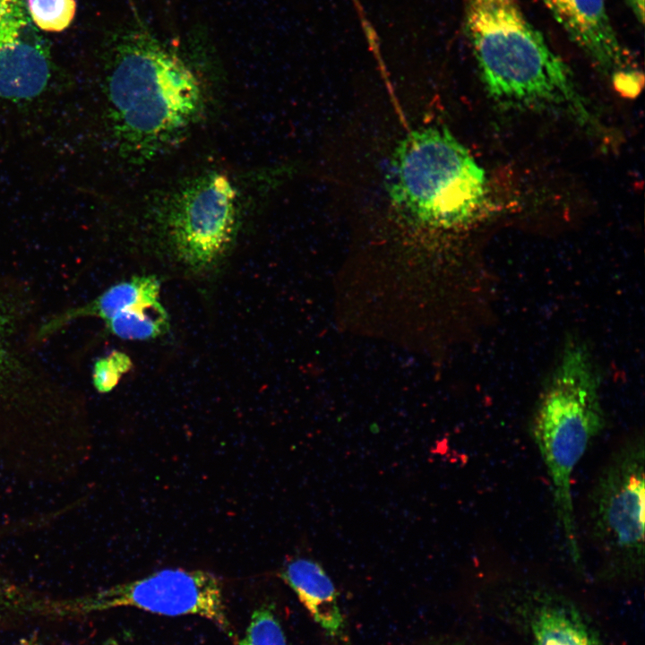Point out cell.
<instances>
[{
    "label": "cell",
    "mask_w": 645,
    "mask_h": 645,
    "mask_svg": "<svg viewBox=\"0 0 645 645\" xmlns=\"http://www.w3.org/2000/svg\"><path fill=\"white\" fill-rule=\"evenodd\" d=\"M124 606L167 616L198 615L213 623L229 638H235L222 583L215 574L203 570L163 569L86 597L46 602L39 611L64 616Z\"/></svg>",
    "instance_id": "obj_7"
},
{
    "label": "cell",
    "mask_w": 645,
    "mask_h": 645,
    "mask_svg": "<svg viewBox=\"0 0 645 645\" xmlns=\"http://www.w3.org/2000/svg\"><path fill=\"white\" fill-rule=\"evenodd\" d=\"M54 68L49 47L31 22L25 0H0V104L41 97Z\"/></svg>",
    "instance_id": "obj_8"
},
{
    "label": "cell",
    "mask_w": 645,
    "mask_h": 645,
    "mask_svg": "<svg viewBox=\"0 0 645 645\" xmlns=\"http://www.w3.org/2000/svg\"><path fill=\"white\" fill-rule=\"evenodd\" d=\"M280 576L322 630L331 636L341 633L344 621L336 589L320 564L311 559L296 558L283 567Z\"/></svg>",
    "instance_id": "obj_11"
},
{
    "label": "cell",
    "mask_w": 645,
    "mask_h": 645,
    "mask_svg": "<svg viewBox=\"0 0 645 645\" xmlns=\"http://www.w3.org/2000/svg\"><path fill=\"white\" fill-rule=\"evenodd\" d=\"M25 5L33 25L45 32L68 29L77 8L75 0H25Z\"/></svg>",
    "instance_id": "obj_14"
},
{
    "label": "cell",
    "mask_w": 645,
    "mask_h": 645,
    "mask_svg": "<svg viewBox=\"0 0 645 645\" xmlns=\"http://www.w3.org/2000/svg\"><path fill=\"white\" fill-rule=\"evenodd\" d=\"M16 645H41L36 638L32 639H22Z\"/></svg>",
    "instance_id": "obj_19"
},
{
    "label": "cell",
    "mask_w": 645,
    "mask_h": 645,
    "mask_svg": "<svg viewBox=\"0 0 645 645\" xmlns=\"http://www.w3.org/2000/svg\"><path fill=\"white\" fill-rule=\"evenodd\" d=\"M387 190L404 217L423 226L450 228L478 211L486 175L448 129L427 126L409 132L396 146Z\"/></svg>",
    "instance_id": "obj_4"
},
{
    "label": "cell",
    "mask_w": 645,
    "mask_h": 645,
    "mask_svg": "<svg viewBox=\"0 0 645 645\" xmlns=\"http://www.w3.org/2000/svg\"><path fill=\"white\" fill-rule=\"evenodd\" d=\"M447 645H459V644H447Z\"/></svg>",
    "instance_id": "obj_21"
},
{
    "label": "cell",
    "mask_w": 645,
    "mask_h": 645,
    "mask_svg": "<svg viewBox=\"0 0 645 645\" xmlns=\"http://www.w3.org/2000/svg\"><path fill=\"white\" fill-rule=\"evenodd\" d=\"M524 595L535 645H599L572 604L545 589H530Z\"/></svg>",
    "instance_id": "obj_10"
},
{
    "label": "cell",
    "mask_w": 645,
    "mask_h": 645,
    "mask_svg": "<svg viewBox=\"0 0 645 645\" xmlns=\"http://www.w3.org/2000/svg\"><path fill=\"white\" fill-rule=\"evenodd\" d=\"M572 41L619 90L636 93L642 77L609 20L606 0H553L546 7Z\"/></svg>",
    "instance_id": "obj_9"
},
{
    "label": "cell",
    "mask_w": 645,
    "mask_h": 645,
    "mask_svg": "<svg viewBox=\"0 0 645 645\" xmlns=\"http://www.w3.org/2000/svg\"><path fill=\"white\" fill-rule=\"evenodd\" d=\"M13 315L7 303L0 298V375L5 373L10 366L8 339L13 329Z\"/></svg>",
    "instance_id": "obj_17"
},
{
    "label": "cell",
    "mask_w": 645,
    "mask_h": 645,
    "mask_svg": "<svg viewBox=\"0 0 645 645\" xmlns=\"http://www.w3.org/2000/svg\"><path fill=\"white\" fill-rule=\"evenodd\" d=\"M132 366V360L127 354L112 351L95 362L92 374L93 386L100 393L111 391Z\"/></svg>",
    "instance_id": "obj_16"
},
{
    "label": "cell",
    "mask_w": 645,
    "mask_h": 645,
    "mask_svg": "<svg viewBox=\"0 0 645 645\" xmlns=\"http://www.w3.org/2000/svg\"><path fill=\"white\" fill-rule=\"evenodd\" d=\"M546 8L553 0H539Z\"/></svg>",
    "instance_id": "obj_20"
},
{
    "label": "cell",
    "mask_w": 645,
    "mask_h": 645,
    "mask_svg": "<svg viewBox=\"0 0 645 645\" xmlns=\"http://www.w3.org/2000/svg\"><path fill=\"white\" fill-rule=\"evenodd\" d=\"M642 434L625 438L598 473L588 495L589 538L606 578H636L644 568Z\"/></svg>",
    "instance_id": "obj_5"
},
{
    "label": "cell",
    "mask_w": 645,
    "mask_h": 645,
    "mask_svg": "<svg viewBox=\"0 0 645 645\" xmlns=\"http://www.w3.org/2000/svg\"><path fill=\"white\" fill-rule=\"evenodd\" d=\"M628 6L639 23L644 22V0H626Z\"/></svg>",
    "instance_id": "obj_18"
},
{
    "label": "cell",
    "mask_w": 645,
    "mask_h": 645,
    "mask_svg": "<svg viewBox=\"0 0 645 645\" xmlns=\"http://www.w3.org/2000/svg\"><path fill=\"white\" fill-rule=\"evenodd\" d=\"M108 119L123 153L150 158L196 121L202 92L195 74L142 28L112 47L105 68Z\"/></svg>",
    "instance_id": "obj_1"
},
{
    "label": "cell",
    "mask_w": 645,
    "mask_h": 645,
    "mask_svg": "<svg viewBox=\"0 0 645 645\" xmlns=\"http://www.w3.org/2000/svg\"><path fill=\"white\" fill-rule=\"evenodd\" d=\"M600 378L580 343L566 344L534 408L529 432L545 463L556 520L574 565L582 569L571 491L572 475L604 428Z\"/></svg>",
    "instance_id": "obj_3"
},
{
    "label": "cell",
    "mask_w": 645,
    "mask_h": 645,
    "mask_svg": "<svg viewBox=\"0 0 645 645\" xmlns=\"http://www.w3.org/2000/svg\"><path fill=\"white\" fill-rule=\"evenodd\" d=\"M159 293L160 281L156 276H134L113 285L86 305L53 318L40 329V334H49L80 317H99L106 322L128 309L159 305Z\"/></svg>",
    "instance_id": "obj_12"
},
{
    "label": "cell",
    "mask_w": 645,
    "mask_h": 645,
    "mask_svg": "<svg viewBox=\"0 0 645 645\" xmlns=\"http://www.w3.org/2000/svg\"><path fill=\"white\" fill-rule=\"evenodd\" d=\"M173 259L188 271L213 270L239 228V202L229 178L218 172L195 177L168 200L158 220Z\"/></svg>",
    "instance_id": "obj_6"
},
{
    "label": "cell",
    "mask_w": 645,
    "mask_h": 645,
    "mask_svg": "<svg viewBox=\"0 0 645 645\" xmlns=\"http://www.w3.org/2000/svg\"><path fill=\"white\" fill-rule=\"evenodd\" d=\"M467 29L480 78L496 103L578 116L586 99L572 73L526 18L519 0H467Z\"/></svg>",
    "instance_id": "obj_2"
},
{
    "label": "cell",
    "mask_w": 645,
    "mask_h": 645,
    "mask_svg": "<svg viewBox=\"0 0 645 645\" xmlns=\"http://www.w3.org/2000/svg\"><path fill=\"white\" fill-rule=\"evenodd\" d=\"M105 322L112 334L131 340H152L169 329L168 316L161 304L128 309Z\"/></svg>",
    "instance_id": "obj_13"
},
{
    "label": "cell",
    "mask_w": 645,
    "mask_h": 645,
    "mask_svg": "<svg viewBox=\"0 0 645 645\" xmlns=\"http://www.w3.org/2000/svg\"><path fill=\"white\" fill-rule=\"evenodd\" d=\"M237 645H288L283 629L267 606L254 610L245 637Z\"/></svg>",
    "instance_id": "obj_15"
}]
</instances>
